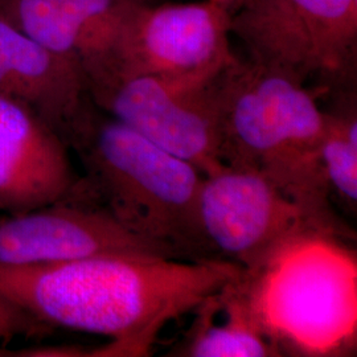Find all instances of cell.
I'll return each mask as SVG.
<instances>
[{
	"mask_svg": "<svg viewBox=\"0 0 357 357\" xmlns=\"http://www.w3.org/2000/svg\"><path fill=\"white\" fill-rule=\"evenodd\" d=\"M222 259L98 255L0 265V298L51 330L109 337L98 356H149L167 324L241 274Z\"/></svg>",
	"mask_w": 357,
	"mask_h": 357,
	"instance_id": "cell-1",
	"label": "cell"
},
{
	"mask_svg": "<svg viewBox=\"0 0 357 357\" xmlns=\"http://www.w3.org/2000/svg\"><path fill=\"white\" fill-rule=\"evenodd\" d=\"M222 165L264 175L332 229L354 238L332 206L320 159L326 112L305 82L237 60L217 82Z\"/></svg>",
	"mask_w": 357,
	"mask_h": 357,
	"instance_id": "cell-2",
	"label": "cell"
},
{
	"mask_svg": "<svg viewBox=\"0 0 357 357\" xmlns=\"http://www.w3.org/2000/svg\"><path fill=\"white\" fill-rule=\"evenodd\" d=\"M349 238L308 230L243 270L280 356H351L357 342V255Z\"/></svg>",
	"mask_w": 357,
	"mask_h": 357,
	"instance_id": "cell-3",
	"label": "cell"
},
{
	"mask_svg": "<svg viewBox=\"0 0 357 357\" xmlns=\"http://www.w3.org/2000/svg\"><path fill=\"white\" fill-rule=\"evenodd\" d=\"M84 167V190L134 233L203 257L196 200L203 174L96 105L68 139Z\"/></svg>",
	"mask_w": 357,
	"mask_h": 357,
	"instance_id": "cell-4",
	"label": "cell"
},
{
	"mask_svg": "<svg viewBox=\"0 0 357 357\" xmlns=\"http://www.w3.org/2000/svg\"><path fill=\"white\" fill-rule=\"evenodd\" d=\"M230 35L250 60L298 78L342 82L355 68L357 0H241Z\"/></svg>",
	"mask_w": 357,
	"mask_h": 357,
	"instance_id": "cell-5",
	"label": "cell"
},
{
	"mask_svg": "<svg viewBox=\"0 0 357 357\" xmlns=\"http://www.w3.org/2000/svg\"><path fill=\"white\" fill-rule=\"evenodd\" d=\"M196 228L204 258L243 270L261 265L278 248L308 230L345 236L310 215L264 175L222 165L205 174L196 200Z\"/></svg>",
	"mask_w": 357,
	"mask_h": 357,
	"instance_id": "cell-6",
	"label": "cell"
},
{
	"mask_svg": "<svg viewBox=\"0 0 357 357\" xmlns=\"http://www.w3.org/2000/svg\"><path fill=\"white\" fill-rule=\"evenodd\" d=\"M238 59L230 48V15L213 0L151 7L130 16L110 59L85 73L147 75L206 85Z\"/></svg>",
	"mask_w": 357,
	"mask_h": 357,
	"instance_id": "cell-7",
	"label": "cell"
},
{
	"mask_svg": "<svg viewBox=\"0 0 357 357\" xmlns=\"http://www.w3.org/2000/svg\"><path fill=\"white\" fill-rule=\"evenodd\" d=\"M218 77L206 85H190L106 73L88 78L86 86L98 109L205 175L222 166Z\"/></svg>",
	"mask_w": 357,
	"mask_h": 357,
	"instance_id": "cell-8",
	"label": "cell"
},
{
	"mask_svg": "<svg viewBox=\"0 0 357 357\" xmlns=\"http://www.w3.org/2000/svg\"><path fill=\"white\" fill-rule=\"evenodd\" d=\"M113 255L185 258L169 245L128 229L86 193L24 213L0 215V265H40Z\"/></svg>",
	"mask_w": 357,
	"mask_h": 357,
	"instance_id": "cell-9",
	"label": "cell"
},
{
	"mask_svg": "<svg viewBox=\"0 0 357 357\" xmlns=\"http://www.w3.org/2000/svg\"><path fill=\"white\" fill-rule=\"evenodd\" d=\"M66 142L23 103L0 94V213L19 215L81 191Z\"/></svg>",
	"mask_w": 357,
	"mask_h": 357,
	"instance_id": "cell-10",
	"label": "cell"
},
{
	"mask_svg": "<svg viewBox=\"0 0 357 357\" xmlns=\"http://www.w3.org/2000/svg\"><path fill=\"white\" fill-rule=\"evenodd\" d=\"M0 94L31 109L65 142L94 106L81 65L38 44L3 16Z\"/></svg>",
	"mask_w": 357,
	"mask_h": 357,
	"instance_id": "cell-11",
	"label": "cell"
},
{
	"mask_svg": "<svg viewBox=\"0 0 357 357\" xmlns=\"http://www.w3.org/2000/svg\"><path fill=\"white\" fill-rule=\"evenodd\" d=\"M143 0H0V16L38 44L81 65L84 75L113 54Z\"/></svg>",
	"mask_w": 357,
	"mask_h": 357,
	"instance_id": "cell-12",
	"label": "cell"
},
{
	"mask_svg": "<svg viewBox=\"0 0 357 357\" xmlns=\"http://www.w3.org/2000/svg\"><path fill=\"white\" fill-rule=\"evenodd\" d=\"M192 314L191 326L174 356H280L257 317L243 271L208 294Z\"/></svg>",
	"mask_w": 357,
	"mask_h": 357,
	"instance_id": "cell-13",
	"label": "cell"
},
{
	"mask_svg": "<svg viewBox=\"0 0 357 357\" xmlns=\"http://www.w3.org/2000/svg\"><path fill=\"white\" fill-rule=\"evenodd\" d=\"M326 112V110H324ZM320 159L331 199L356 212L357 116L355 105L326 112Z\"/></svg>",
	"mask_w": 357,
	"mask_h": 357,
	"instance_id": "cell-14",
	"label": "cell"
},
{
	"mask_svg": "<svg viewBox=\"0 0 357 357\" xmlns=\"http://www.w3.org/2000/svg\"><path fill=\"white\" fill-rule=\"evenodd\" d=\"M50 331V327L0 298V345H8L16 337L44 336Z\"/></svg>",
	"mask_w": 357,
	"mask_h": 357,
	"instance_id": "cell-15",
	"label": "cell"
},
{
	"mask_svg": "<svg viewBox=\"0 0 357 357\" xmlns=\"http://www.w3.org/2000/svg\"><path fill=\"white\" fill-rule=\"evenodd\" d=\"M213 1L229 13L241 3V0H213Z\"/></svg>",
	"mask_w": 357,
	"mask_h": 357,
	"instance_id": "cell-16",
	"label": "cell"
}]
</instances>
